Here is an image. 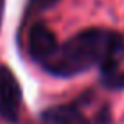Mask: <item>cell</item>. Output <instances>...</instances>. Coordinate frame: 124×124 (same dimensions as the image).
Masks as SVG:
<instances>
[{
	"mask_svg": "<svg viewBox=\"0 0 124 124\" xmlns=\"http://www.w3.org/2000/svg\"><path fill=\"white\" fill-rule=\"evenodd\" d=\"M124 61V34L108 27H86L72 34L41 65L47 74L70 79L92 68H117Z\"/></svg>",
	"mask_w": 124,
	"mask_h": 124,
	"instance_id": "cell-1",
	"label": "cell"
},
{
	"mask_svg": "<svg viewBox=\"0 0 124 124\" xmlns=\"http://www.w3.org/2000/svg\"><path fill=\"white\" fill-rule=\"evenodd\" d=\"M90 99L92 92H86L70 102L49 106L40 113V124H110L112 113L108 104H102L93 117L85 112V106Z\"/></svg>",
	"mask_w": 124,
	"mask_h": 124,
	"instance_id": "cell-2",
	"label": "cell"
},
{
	"mask_svg": "<svg viewBox=\"0 0 124 124\" xmlns=\"http://www.w3.org/2000/svg\"><path fill=\"white\" fill-rule=\"evenodd\" d=\"M23 92L16 74L7 65H0V119L6 124H18Z\"/></svg>",
	"mask_w": 124,
	"mask_h": 124,
	"instance_id": "cell-3",
	"label": "cell"
},
{
	"mask_svg": "<svg viewBox=\"0 0 124 124\" xmlns=\"http://www.w3.org/2000/svg\"><path fill=\"white\" fill-rule=\"evenodd\" d=\"M58 43V36L49 25H45L43 22H36L31 25L27 32V54L38 67H41L49 59Z\"/></svg>",
	"mask_w": 124,
	"mask_h": 124,
	"instance_id": "cell-4",
	"label": "cell"
},
{
	"mask_svg": "<svg viewBox=\"0 0 124 124\" xmlns=\"http://www.w3.org/2000/svg\"><path fill=\"white\" fill-rule=\"evenodd\" d=\"M99 83L106 90H124V70L121 67L117 68H106V70L99 72Z\"/></svg>",
	"mask_w": 124,
	"mask_h": 124,
	"instance_id": "cell-5",
	"label": "cell"
},
{
	"mask_svg": "<svg viewBox=\"0 0 124 124\" xmlns=\"http://www.w3.org/2000/svg\"><path fill=\"white\" fill-rule=\"evenodd\" d=\"M61 0H27L25 6V13H23V20H31L38 15L50 11L52 7H56Z\"/></svg>",
	"mask_w": 124,
	"mask_h": 124,
	"instance_id": "cell-6",
	"label": "cell"
},
{
	"mask_svg": "<svg viewBox=\"0 0 124 124\" xmlns=\"http://www.w3.org/2000/svg\"><path fill=\"white\" fill-rule=\"evenodd\" d=\"M4 13H6V0H0V29H2L4 22Z\"/></svg>",
	"mask_w": 124,
	"mask_h": 124,
	"instance_id": "cell-7",
	"label": "cell"
}]
</instances>
